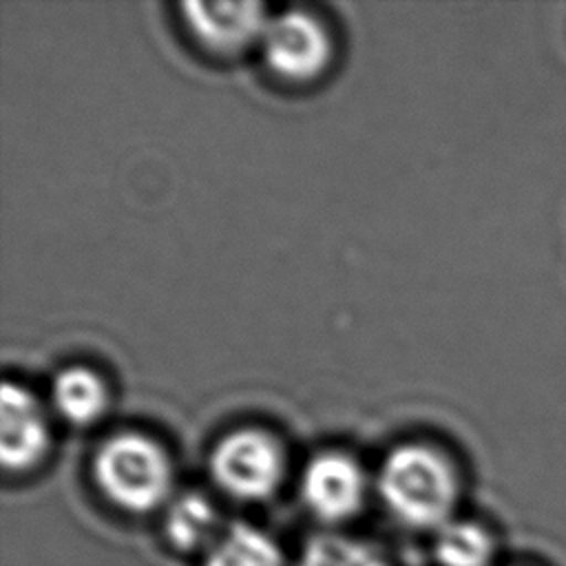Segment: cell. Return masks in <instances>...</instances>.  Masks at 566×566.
<instances>
[{
  "label": "cell",
  "mask_w": 566,
  "mask_h": 566,
  "mask_svg": "<svg viewBox=\"0 0 566 566\" xmlns=\"http://www.w3.org/2000/svg\"><path fill=\"white\" fill-rule=\"evenodd\" d=\"M378 493L387 511L413 528H440L453 515L460 482L447 455L429 444H400L378 471Z\"/></svg>",
  "instance_id": "cell-1"
},
{
  "label": "cell",
  "mask_w": 566,
  "mask_h": 566,
  "mask_svg": "<svg viewBox=\"0 0 566 566\" xmlns=\"http://www.w3.org/2000/svg\"><path fill=\"white\" fill-rule=\"evenodd\" d=\"M93 478L117 509L146 513L168 497L172 467L166 451L153 438L137 431H122L97 447Z\"/></svg>",
  "instance_id": "cell-2"
},
{
  "label": "cell",
  "mask_w": 566,
  "mask_h": 566,
  "mask_svg": "<svg viewBox=\"0 0 566 566\" xmlns=\"http://www.w3.org/2000/svg\"><path fill=\"white\" fill-rule=\"evenodd\" d=\"M210 471L232 497L263 500L283 478V453L272 436L259 429H237L212 449Z\"/></svg>",
  "instance_id": "cell-3"
},
{
  "label": "cell",
  "mask_w": 566,
  "mask_h": 566,
  "mask_svg": "<svg viewBox=\"0 0 566 566\" xmlns=\"http://www.w3.org/2000/svg\"><path fill=\"white\" fill-rule=\"evenodd\" d=\"M268 66L287 80H312L329 62L332 42L323 24L301 11L287 9L272 18L261 35Z\"/></svg>",
  "instance_id": "cell-4"
},
{
  "label": "cell",
  "mask_w": 566,
  "mask_h": 566,
  "mask_svg": "<svg viewBox=\"0 0 566 566\" xmlns=\"http://www.w3.org/2000/svg\"><path fill=\"white\" fill-rule=\"evenodd\" d=\"M305 506L325 522H343L365 500V473L358 462L338 451H325L305 467L301 478Z\"/></svg>",
  "instance_id": "cell-5"
},
{
  "label": "cell",
  "mask_w": 566,
  "mask_h": 566,
  "mask_svg": "<svg viewBox=\"0 0 566 566\" xmlns=\"http://www.w3.org/2000/svg\"><path fill=\"white\" fill-rule=\"evenodd\" d=\"M49 447V424L33 394L11 380L0 387V460L7 471H24L40 462Z\"/></svg>",
  "instance_id": "cell-6"
},
{
  "label": "cell",
  "mask_w": 566,
  "mask_h": 566,
  "mask_svg": "<svg viewBox=\"0 0 566 566\" xmlns=\"http://www.w3.org/2000/svg\"><path fill=\"white\" fill-rule=\"evenodd\" d=\"M181 11L192 33L206 46L221 53L241 51L254 40H261L268 24L261 2L188 0L181 4Z\"/></svg>",
  "instance_id": "cell-7"
},
{
  "label": "cell",
  "mask_w": 566,
  "mask_h": 566,
  "mask_svg": "<svg viewBox=\"0 0 566 566\" xmlns=\"http://www.w3.org/2000/svg\"><path fill=\"white\" fill-rule=\"evenodd\" d=\"M203 566H285V559L268 533L237 522L217 535Z\"/></svg>",
  "instance_id": "cell-8"
},
{
  "label": "cell",
  "mask_w": 566,
  "mask_h": 566,
  "mask_svg": "<svg viewBox=\"0 0 566 566\" xmlns=\"http://www.w3.org/2000/svg\"><path fill=\"white\" fill-rule=\"evenodd\" d=\"M51 400L66 422L91 424L106 407V387L93 369L69 367L55 376Z\"/></svg>",
  "instance_id": "cell-9"
},
{
  "label": "cell",
  "mask_w": 566,
  "mask_h": 566,
  "mask_svg": "<svg viewBox=\"0 0 566 566\" xmlns=\"http://www.w3.org/2000/svg\"><path fill=\"white\" fill-rule=\"evenodd\" d=\"M219 515L208 497L201 493H184L177 497L166 515L168 539L181 551L212 546L217 539Z\"/></svg>",
  "instance_id": "cell-10"
},
{
  "label": "cell",
  "mask_w": 566,
  "mask_h": 566,
  "mask_svg": "<svg viewBox=\"0 0 566 566\" xmlns=\"http://www.w3.org/2000/svg\"><path fill=\"white\" fill-rule=\"evenodd\" d=\"M493 539L475 522L449 520L436 531L433 557L440 566H491Z\"/></svg>",
  "instance_id": "cell-11"
},
{
  "label": "cell",
  "mask_w": 566,
  "mask_h": 566,
  "mask_svg": "<svg viewBox=\"0 0 566 566\" xmlns=\"http://www.w3.org/2000/svg\"><path fill=\"white\" fill-rule=\"evenodd\" d=\"M298 566H387V562L365 542L325 533L305 544Z\"/></svg>",
  "instance_id": "cell-12"
}]
</instances>
